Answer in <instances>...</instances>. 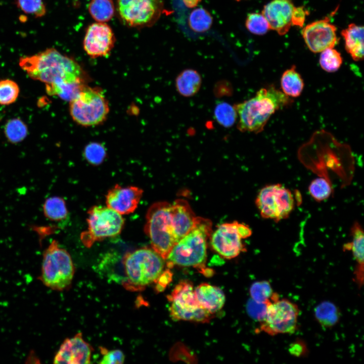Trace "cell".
Instances as JSON below:
<instances>
[{"instance_id":"obj_41","label":"cell","mask_w":364,"mask_h":364,"mask_svg":"<svg viewBox=\"0 0 364 364\" xmlns=\"http://www.w3.org/2000/svg\"><path fill=\"white\" fill-rule=\"evenodd\" d=\"M307 11L303 7H295L292 18V25L302 27L305 21Z\"/></svg>"},{"instance_id":"obj_33","label":"cell","mask_w":364,"mask_h":364,"mask_svg":"<svg viewBox=\"0 0 364 364\" xmlns=\"http://www.w3.org/2000/svg\"><path fill=\"white\" fill-rule=\"evenodd\" d=\"M308 189L311 197L317 202L328 199L333 192L332 184L325 176L319 177L312 180Z\"/></svg>"},{"instance_id":"obj_38","label":"cell","mask_w":364,"mask_h":364,"mask_svg":"<svg viewBox=\"0 0 364 364\" xmlns=\"http://www.w3.org/2000/svg\"><path fill=\"white\" fill-rule=\"evenodd\" d=\"M84 156L85 159L94 165H98L103 162L106 152L105 147L98 143H91L85 147Z\"/></svg>"},{"instance_id":"obj_45","label":"cell","mask_w":364,"mask_h":364,"mask_svg":"<svg viewBox=\"0 0 364 364\" xmlns=\"http://www.w3.org/2000/svg\"><path fill=\"white\" fill-rule=\"evenodd\" d=\"M236 1H238V2H239V1H241V0H236Z\"/></svg>"},{"instance_id":"obj_1","label":"cell","mask_w":364,"mask_h":364,"mask_svg":"<svg viewBox=\"0 0 364 364\" xmlns=\"http://www.w3.org/2000/svg\"><path fill=\"white\" fill-rule=\"evenodd\" d=\"M19 65L32 79L46 85L77 80H87L81 66L74 59L55 48L21 57Z\"/></svg>"},{"instance_id":"obj_3","label":"cell","mask_w":364,"mask_h":364,"mask_svg":"<svg viewBox=\"0 0 364 364\" xmlns=\"http://www.w3.org/2000/svg\"><path fill=\"white\" fill-rule=\"evenodd\" d=\"M212 233V222L197 217L192 229L175 244L169 253L166 265L204 267L207 255V240Z\"/></svg>"},{"instance_id":"obj_5","label":"cell","mask_w":364,"mask_h":364,"mask_svg":"<svg viewBox=\"0 0 364 364\" xmlns=\"http://www.w3.org/2000/svg\"><path fill=\"white\" fill-rule=\"evenodd\" d=\"M170 206L171 204L165 201L152 204L147 212L144 227L151 248L164 260L177 242L172 223Z\"/></svg>"},{"instance_id":"obj_31","label":"cell","mask_w":364,"mask_h":364,"mask_svg":"<svg viewBox=\"0 0 364 364\" xmlns=\"http://www.w3.org/2000/svg\"><path fill=\"white\" fill-rule=\"evenodd\" d=\"M214 115L216 121L225 128L232 127L237 120L234 106L225 102H221L215 106Z\"/></svg>"},{"instance_id":"obj_15","label":"cell","mask_w":364,"mask_h":364,"mask_svg":"<svg viewBox=\"0 0 364 364\" xmlns=\"http://www.w3.org/2000/svg\"><path fill=\"white\" fill-rule=\"evenodd\" d=\"M337 28L330 22V19L313 22L304 27L302 34L308 49L313 53H320L337 44Z\"/></svg>"},{"instance_id":"obj_30","label":"cell","mask_w":364,"mask_h":364,"mask_svg":"<svg viewBox=\"0 0 364 364\" xmlns=\"http://www.w3.org/2000/svg\"><path fill=\"white\" fill-rule=\"evenodd\" d=\"M4 129L7 140L12 144L22 142L28 133L27 125L19 118L9 119L5 124Z\"/></svg>"},{"instance_id":"obj_28","label":"cell","mask_w":364,"mask_h":364,"mask_svg":"<svg viewBox=\"0 0 364 364\" xmlns=\"http://www.w3.org/2000/svg\"><path fill=\"white\" fill-rule=\"evenodd\" d=\"M42 208L44 216L52 221H59L65 219L68 213L65 200L58 196L47 198Z\"/></svg>"},{"instance_id":"obj_24","label":"cell","mask_w":364,"mask_h":364,"mask_svg":"<svg viewBox=\"0 0 364 364\" xmlns=\"http://www.w3.org/2000/svg\"><path fill=\"white\" fill-rule=\"evenodd\" d=\"M87 85V81L78 80L64 81L46 85L47 93L50 96H57L65 101L74 99Z\"/></svg>"},{"instance_id":"obj_16","label":"cell","mask_w":364,"mask_h":364,"mask_svg":"<svg viewBox=\"0 0 364 364\" xmlns=\"http://www.w3.org/2000/svg\"><path fill=\"white\" fill-rule=\"evenodd\" d=\"M92 348L78 333L65 339L54 358V363L88 364L90 362Z\"/></svg>"},{"instance_id":"obj_10","label":"cell","mask_w":364,"mask_h":364,"mask_svg":"<svg viewBox=\"0 0 364 364\" xmlns=\"http://www.w3.org/2000/svg\"><path fill=\"white\" fill-rule=\"evenodd\" d=\"M116 12L121 23L131 28L151 27L160 18L162 0H116Z\"/></svg>"},{"instance_id":"obj_43","label":"cell","mask_w":364,"mask_h":364,"mask_svg":"<svg viewBox=\"0 0 364 364\" xmlns=\"http://www.w3.org/2000/svg\"><path fill=\"white\" fill-rule=\"evenodd\" d=\"M304 349L303 344L296 342L290 345L289 350L291 354L299 356L303 354Z\"/></svg>"},{"instance_id":"obj_4","label":"cell","mask_w":364,"mask_h":364,"mask_svg":"<svg viewBox=\"0 0 364 364\" xmlns=\"http://www.w3.org/2000/svg\"><path fill=\"white\" fill-rule=\"evenodd\" d=\"M126 275L124 286L142 290L155 282L163 271L164 259L152 248L142 247L126 253L122 260Z\"/></svg>"},{"instance_id":"obj_21","label":"cell","mask_w":364,"mask_h":364,"mask_svg":"<svg viewBox=\"0 0 364 364\" xmlns=\"http://www.w3.org/2000/svg\"><path fill=\"white\" fill-rule=\"evenodd\" d=\"M351 241L343 246V250L351 251L357 263L356 277L359 285L363 283L364 234L363 229L358 222H354L350 229Z\"/></svg>"},{"instance_id":"obj_25","label":"cell","mask_w":364,"mask_h":364,"mask_svg":"<svg viewBox=\"0 0 364 364\" xmlns=\"http://www.w3.org/2000/svg\"><path fill=\"white\" fill-rule=\"evenodd\" d=\"M304 83L303 80L293 65L285 71L281 78V86L282 92L287 96L296 98L300 96Z\"/></svg>"},{"instance_id":"obj_40","label":"cell","mask_w":364,"mask_h":364,"mask_svg":"<svg viewBox=\"0 0 364 364\" xmlns=\"http://www.w3.org/2000/svg\"><path fill=\"white\" fill-rule=\"evenodd\" d=\"M268 303H258L251 299L247 303V312L253 319L262 322L266 314Z\"/></svg>"},{"instance_id":"obj_22","label":"cell","mask_w":364,"mask_h":364,"mask_svg":"<svg viewBox=\"0 0 364 364\" xmlns=\"http://www.w3.org/2000/svg\"><path fill=\"white\" fill-rule=\"evenodd\" d=\"M345 40V48L352 58L356 61L363 58V27L350 24L341 31Z\"/></svg>"},{"instance_id":"obj_14","label":"cell","mask_w":364,"mask_h":364,"mask_svg":"<svg viewBox=\"0 0 364 364\" xmlns=\"http://www.w3.org/2000/svg\"><path fill=\"white\" fill-rule=\"evenodd\" d=\"M115 41L114 33L109 25L96 22L86 29L83 48L92 58L106 57L113 49Z\"/></svg>"},{"instance_id":"obj_18","label":"cell","mask_w":364,"mask_h":364,"mask_svg":"<svg viewBox=\"0 0 364 364\" xmlns=\"http://www.w3.org/2000/svg\"><path fill=\"white\" fill-rule=\"evenodd\" d=\"M295 7L291 0H272L264 6L262 15L270 29L279 35L286 34L292 25V18Z\"/></svg>"},{"instance_id":"obj_19","label":"cell","mask_w":364,"mask_h":364,"mask_svg":"<svg viewBox=\"0 0 364 364\" xmlns=\"http://www.w3.org/2000/svg\"><path fill=\"white\" fill-rule=\"evenodd\" d=\"M170 213L175 237L178 241L193 227L197 217L188 202L178 199L171 204Z\"/></svg>"},{"instance_id":"obj_32","label":"cell","mask_w":364,"mask_h":364,"mask_svg":"<svg viewBox=\"0 0 364 364\" xmlns=\"http://www.w3.org/2000/svg\"><path fill=\"white\" fill-rule=\"evenodd\" d=\"M251 299L258 303H268L279 298V296L274 293L271 285L266 281L256 282L250 288Z\"/></svg>"},{"instance_id":"obj_44","label":"cell","mask_w":364,"mask_h":364,"mask_svg":"<svg viewBox=\"0 0 364 364\" xmlns=\"http://www.w3.org/2000/svg\"><path fill=\"white\" fill-rule=\"evenodd\" d=\"M185 5L189 8H193L197 6L200 0H183Z\"/></svg>"},{"instance_id":"obj_9","label":"cell","mask_w":364,"mask_h":364,"mask_svg":"<svg viewBox=\"0 0 364 364\" xmlns=\"http://www.w3.org/2000/svg\"><path fill=\"white\" fill-rule=\"evenodd\" d=\"M255 205L262 218L278 222L290 216L295 201L292 192L278 183L263 187L256 198Z\"/></svg>"},{"instance_id":"obj_29","label":"cell","mask_w":364,"mask_h":364,"mask_svg":"<svg viewBox=\"0 0 364 364\" xmlns=\"http://www.w3.org/2000/svg\"><path fill=\"white\" fill-rule=\"evenodd\" d=\"M188 22L191 30L195 32L202 33L210 28L213 23V18L205 9L197 8L191 12Z\"/></svg>"},{"instance_id":"obj_2","label":"cell","mask_w":364,"mask_h":364,"mask_svg":"<svg viewBox=\"0 0 364 364\" xmlns=\"http://www.w3.org/2000/svg\"><path fill=\"white\" fill-rule=\"evenodd\" d=\"M292 101L273 85L262 87L253 97L234 106L238 118L237 127L242 132L259 133L272 114Z\"/></svg>"},{"instance_id":"obj_34","label":"cell","mask_w":364,"mask_h":364,"mask_svg":"<svg viewBox=\"0 0 364 364\" xmlns=\"http://www.w3.org/2000/svg\"><path fill=\"white\" fill-rule=\"evenodd\" d=\"M319 62L322 68L326 72L337 71L341 67L343 60L341 54L334 48L326 49L321 52Z\"/></svg>"},{"instance_id":"obj_8","label":"cell","mask_w":364,"mask_h":364,"mask_svg":"<svg viewBox=\"0 0 364 364\" xmlns=\"http://www.w3.org/2000/svg\"><path fill=\"white\" fill-rule=\"evenodd\" d=\"M87 229L81 234L80 240L86 247L95 242L120 234L124 220L120 214L107 206H94L87 212Z\"/></svg>"},{"instance_id":"obj_7","label":"cell","mask_w":364,"mask_h":364,"mask_svg":"<svg viewBox=\"0 0 364 364\" xmlns=\"http://www.w3.org/2000/svg\"><path fill=\"white\" fill-rule=\"evenodd\" d=\"M109 112L108 102L101 89L86 85L69 102L73 120L83 126H93L103 122Z\"/></svg>"},{"instance_id":"obj_13","label":"cell","mask_w":364,"mask_h":364,"mask_svg":"<svg viewBox=\"0 0 364 364\" xmlns=\"http://www.w3.org/2000/svg\"><path fill=\"white\" fill-rule=\"evenodd\" d=\"M252 231L246 225L237 221L219 225L210 236L212 248L225 259H232L244 250L242 240L251 235Z\"/></svg>"},{"instance_id":"obj_20","label":"cell","mask_w":364,"mask_h":364,"mask_svg":"<svg viewBox=\"0 0 364 364\" xmlns=\"http://www.w3.org/2000/svg\"><path fill=\"white\" fill-rule=\"evenodd\" d=\"M200 305L212 314L222 308L225 302V296L218 287L208 283H202L194 289Z\"/></svg>"},{"instance_id":"obj_36","label":"cell","mask_w":364,"mask_h":364,"mask_svg":"<svg viewBox=\"0 0 364 364\" xmlns=\"http://www.w3.org/2000/svg\"><path fill=\"white\" fill-rule=\"evenodd\" d=\"M245 26L251 33L256 35H263L269 29L268 23L262 13H251L246 18Z\"/></svg>"},{"instance_id":"obj_23","label":"cell","mask_w":364,"mask_h":364,"mask_svg":"<svg viewBox=\"0 0 364 364\" xmlns=\"http://www.w3.org/2000/svg\"><path fill=\"white\" fill-rule=\"evenodd\" d=\"M175 87L178 93L184 97H191L200 90L202 84V78L196 70L186 69L176 76Z\"/></svg>"},{"instance_id":"obj_35","label":"cell","mask_w":364,"mask_h":364,"mask_svg":"<svg viewBox=\"0 0 364 364\" xmlns=\"http://www.w3.org/2000/svg\"><path fill=\"white\" fill-rule=\"evenodd\" d=\"M20 88L18 84L10 79L0 80V105L8 106L18 98Z\"/></svg>"},{"instance_id":"obj_6","label":"cell","mask_w":364,"mask_h":364,"mask_svg":"<svg viewBox=\"0 0 364 364\" xmlns=\"http://www.w3.org/2000/svg\"><path fill=\"white\" fill-rule=\"evenodd\" d=\"M74 266L69 253L53 240L42 255L41 274L38 277L47 287L62 291L71 285Z\"/></svg>"},{"instance_id":"obj_27","label":"cell","mask_w":364,"mask_h":364,"mask_svg":"<svg viewBox=\"0 0 364 364\" xmlns=\"http://www.w3.org/2000/svg\"><path fill=\"white\" fill-rule=\"evenodd\" d=\"M88 10L96 22L106 23L114 16L116 8L113 0H90Z\"/></svg>"},{"instance_id":"obj_42","label":"cell","mask_w":364,"mask_h":364,"mask_svg":"<svg viewBox=\"0 0 364 364\" xmlns=\"http://www.w3.org/2000/svg\"><path fill=\"white\" fill-rule=\"evenodd\" d=\"M171 275L169 270L163 271L155 282L157 283V289L158 291H161L165 288L166 285L170 282Z\"/></svg>"},{"instance_id":"obj_17","label":"cell","mask_w":364,"mask_h":364,"mask_svg":"<svg viewBox=\"0 0 364 364\" xmlns=\"http://www.w3.org/2000/svg\"><path fill=\"white\" fill-rule=\"evenodd\" d=\"M143 194V190L138 187L116 184L106 195V205L121 215L128 214L137 208Z\"/></svg>"},{"instance_id":"obj_12","label":"cell","mask_w":364,"mask_h":364,"mask_svg":"<svg viewBox=\"0 0 364 364\" xmlns=\"http://www.w3.org/2000/svg\"><path fill=\"white\" fill-rule=\"evenodd\" d=\"M299 315L296 304L287 299L278 298L268 303L260 329L272 336L293 333L297 328Z\"/></svg>"},{"instance_id":"obj_11","label":"cell","mask_w":364,"mask_h":364,"mask_svg":"<svg viewBox=\"0 0 364 364\" xmlns=\"http://www.w3.org/2000/svg\"><path fill=\"white\" fill-rule=\"evenodd\" d=\"M168 299L170 303V314L175 320L204 323L210 319L211 313L200 305L193 286L189 281L178 283Z\"/></svg>"},{"instance_id":"obj_37","label":"cell","mask_w":364,"mask_h":364,"mask_svg":"<svg viewBox=\"0 0 364 364\" xmlns=\"http://www.w3.org/2000/svg\"><path fill=\"white\" fill-rule=\"evenodd\" d=\"M17 6L24 13L35 17H41L46 13L43 0H17Z\"/></svg>"},{"instance_id":"obj_39","label":"cell","mask_w":364,"mask_h":364,"mask_svg":"<svg viewBox=\"0 0 364 364\" xmlns=\"http://www.w3.org/2000/svg\"><path fill=\"white\" fill-rule=\"evenodd\" d=\"M100 349L103 357L100 363L121 364L124 362L125 356L122 351L119 349L108 350L103 347H101Z\"/></svg>"},{"instance_id":"obj_26","label":"cell","mask_w":364,"mask_h":364,"mask_svg":"<svg viewBox=\"0 0 364 364\" xmlns=\"http://www.w3.org/2000/svg\"><path fill=\"white\" fill-rule=\"evenodd\" d=\"M314 316L320 325L324 328H332L340 320V312L333 303L326 301L317 305L314 309Z\"/></svg>"}]
</instances>
